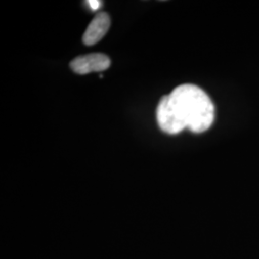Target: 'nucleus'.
<instances>
[{"label":"nucleus","instance_id":"1","mask_svg":"<svg viewBox=\"0 0 259 259\" xmlns=\"http://www.w3.org/2000/svg\"><path fill=\"white\" fill-rule=\"evenodd\" d=\"M171 109L185 129L200 134L214 121V106L209 96L199 87L185 83L167 95Z\"/></svg>","mask_w":259,"mask_h":259},{"label":"nucleus","instance_id":"2","mask_svg":"<svg viewBox=\"0 0 259 259\" xmlns=\"http://www.w3.org/2000/svg\"><path fill=\"white\" fill-rule=\"evenodd\" d=\"M111 65L110 58L102 53H93L75 58L70 67L77 74H89L92 72H102Z\"/></svg>","mask_w":259,"mask_h":259},{"label":"nucleus","instance_id":"3","mask_svg":"<svg viewBox=\"0 0 259 259\" xmlns=\"http://www.w3.org/2000/svg\"><path fill=\"white\" fill-rule=\"evenodd\" d=\"M157 120L160 130L169 135H177L185 128L177 118L176 114L171 109L167 95L162 96L157 109Z\"/></svg>","mask_w":259,"mask_h":259},{"label":"nucleus","instance_id":"4","mask_svg":"<svg viewBox=\"0 0 259 259\" xmlns=\"http://www.w3.org/2000/svg\"><path fill=\"white\" fill-rule=\"evenodd\" d=\"M111 26V19L105 12L98 13L83 33V42L85 46H94L99 42Z\"/></svg>","mask_w":259,"mask_h":259},{"label":"nucleus","instance_id":"5","mask_svg":"<svg viewBox=\"0 0 259 259\" xmlns=\"http://www.w3.org/2000/svg\"><path fill=\"white\" fill-rule=\"evenodd\" d=\"M100 4H101V2L100 1H93V0H90L89 1V5H90V7L93 10V11H96V10L98 9L99 7H100Z\"/></svg>","mask_w":259,"mask_h":259}]
</instances>
